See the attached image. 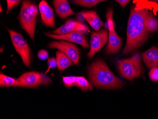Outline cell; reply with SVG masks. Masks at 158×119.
Listing matches in <instances>:
<instances>
[{"instance_id": "1", "label": "cell", "mask_w": 158, "mask_h": 119, "mask_svg": "<svg viewBox=\"0 0 158 119\" xmlns=\"http://www.w3.org/2000/svg\"><path fill=\"white\" fill-rule=\"evenodd\" d=\"M151 13L146 8L135 7L131 9L127 28V43L123 54H128L135 50L146 40L149 32L146 28V23Z\"/></svg>"}, {"instance_id": "2", "label": "cell", "mask_w": 158, "mask_h": 119, "mask_svg": "<svg viewBox=\"0 0 158 119\" xmlns=\"http://www.w3.org/2000/svg\"><path fill=\"white\" fill-rule=\"evenodd\" d=\"M89 76L92 85L102 89H118L123 83L110 70L103 60L98 59L93 62L89 68Z\"/></svg>"}, {"instance_id": "3", "label": "cell", "mask_w": 158, "mask_h": 119, "mask_svg": "<svg viewBox=\"0 0 158 119\" xmlns=\"http://www.w3.org/2000/svg\"><path fill=\"white\" fill-rule=\"evenodd\" d=\"M39 12V7L31 0H23L18 16L20 27L28 34L33 43Z\"/></svg>"}, {"instance_id": "4", "label": "cell", "mask_w": 158, "mask_h": 119, "mask_svg": "<svg viewBox=\"0 0 158 119\" xmlns=\"http://www.w3.org/2000/svg\"><path fill=\"white\" fill-rule=\"evenodd\" d=\"M117 66L121 75L130 80L137 78L143 72V66L139 53L135 54L130 58L119 60Z\"/></svg>"}, {"instance_id": "5", "label": "cell", "mask_w": 158, "mask_h": 119, "mask_svg": "<svg viewBox=\"0 0 158 119\" xmlns=\"http://www.w3.org/2000/svg\"><path fill=\"white\" fill-rule=\"evenodd\" d=\"M51 82V79L46 74L37 72H29L22 74L16 80L15 87H19L35 88L47 86Z\"/></svg>"}, {"instance_id": "6", "label": "cell", "mask_w": 158, "mask_h": 119, "mask_svg": "<svg viewBox=\"0 0 158 119\" xmlns=\"http://www.w3.org/2000/svg\"><path fill=\"white\" fill-rule=\"evenodd\" d=\"M10 39L14 48L27 67H30L31 62V50L30 46L23 35L19 33L8 29Z\"/></svg>"}, {"instance_id": "7", "label": "cell", "mask_w": 158, "mask_h": 119, "mask_svg": "<svg viewBox=\"0 0 158 119\" xmlns=\"http://www.w3.org/2000/svg\"><path fill=\"white\" fill-rule=\"evenodd\" d=\"M113 11L112 9H110L107 11L106 17L107 23L109 27V34L108 44L106 49V53L108 55L118 53L120 49L122 43V40L120 38L115 30L113 20Z\"/></svg>"}, {"instance_id": "8", "label": "cell", "mask_w": 158, "mask_h": 119, "mask_svg": "<svg viewBox=\"0 0 158 119\" xmlns=\"http://www.w3.org/2000/svg\"><path fill=\"white\" fill-rule=\"evenodd\" d=\"M49 49H56L64 52L73 62L78 66L80 58V52L78 47L72 42L64 40L54 41L48 45Z\"/></svg>"}, {"instance_id": "9", "label": "cell", "mask_w": 158, "mask_h": 119, "mask_svg": "<svg viewBox=\"0 0 158 119\" xmlns=\"http://www.w3.org/2000/svg\"><path fill=\"white\" fill-rule=\"evenodd\" d=\"M109 40V32L106 29H102L98 32L91 33L90 50L87 54L88 57L91 59L97 52L106 44Z\"/></svg>"}, {"instance_id": "10", "label": "cell", "mask_w": 158, "mask_h": 119, "mask_svg": "<svg viewBox=\"0 0 158 119\" xmlns=\"http://www.w3.org/2000/svg\"><path fill=\"white\" fill-rule=\"evenodd\" d=\"M86 33L83 32H76L64 35H55L50 32H45L44 34L49 38L72 42L80 45L85 49H88L89 45L85 37Z\"/></svg>"}, {"instance_id": "11", "label": "cell", "mask_w": 158, "mask_h": 119, "mask_svg": "<svg viewBox=\"0 0 158 119\" xmlns=\"http://www.w3.org/2000/svg\"><path fill=\"white\" fill-rule=\"evenodd\" d=\"M76 32L87 33L89 32V30L88 27L85 24L74 19H69L60 27L49 32L55 35H64Z\"/></svg>"}, {"instance_id": "12", "label": "cell", "mask_w": 158, "mask_h": 119, "mask_svg": "<svg viewBox=\"0 0 158 119\" xmlns=\"http://www.w3.org/2000/svg\"><path fill=\"white\" fill-rule=\"evenodd\" d=\"M39 9L42 23L48 27L55 28L56 25L54 10L46 0H42L40 2Z\"/></svg>"}, {"instance_id": "13", "label": "cell", "mask_w": 158, "mask_h": 119, "mask_svg": "<svg viewBox=\"0 0 158 119\" xmlns=\"http://www.w3.org/2000/svg\"><path fill=\"white\" fill-rule=\"evenodd\" d=\"M52 4L57 16L62 19L75 15L68 0H53Z\"/></svg>"}, {"instance_id": "14", "label": "cell", "mask_w": 158, "mask_h": 119, "mask_svg": "<svg viewBox=\"0 0 158 119\" xmlns=\"http://www.w3.org/2000/svg\"><path fill=\"white\" fill-rule=\"evenodd\" d=\"M63 81L66 87H76L82 91L92 90L91 84L84 77L66 76L63 77Z\"/></svg>"}, {"instance_id": "15", "label": "cell", "mask_w": 158, "mask_h": 119, "mask_svg": "<svg viewBox=\"0 0 158 119\" xmlns=\"http://www.w3.org/2000/svg\"><path fill=\"white\" fill-rule=\"evenodd\" d=\"M82 17L90 25L95 31L98 32L103 25L104 23L96 11H83L80 12Z\"/></svg>"}, {"instance_id": "16", "label": "cell", "mask_w": 158, "mask_h": 119, "mask_svg": "<svg viewBox=\"0 0 158 119\" xmlns=\"http://www.w3.org/2000/svg\"><path fill=\"white\" fill-rule=\"evenodd\" d=\"M143 60L149 68L158 67V48L153 47L143 53Z\"/></svg>"}, {"instance_id": "17", "label": "cell", "mask_w": 158, "mask_h": 119, "mask_svg": "<svg viewBox=\"0 0 158 119\" xmlns=\"http://www.w3.org/2000/svg\"><path fill=\"white\" fill-rule=\"evenodd\" d=\"M57 67L59 71H63L74 64L71 59L64 52L59 50L56 53Z\"/></svg>"}, {"instance_id": "18", "label": "cell", "mask_w": 158, "mask_h": 119, "mask_svg": "<svg viewBox=\"0 0 158 119\" xmlns=\"http://www.w3.org/2000/svg\"><path fill=\"white\" fill-rule=\"evenodd\" d=\"M71 2L75 5L83 6L84 7L91 8L100 2L107 0H70Z\"/></svg>"}, {"instance_id": "19", "label": "cell", "mask_w": 158, "mask_h": 119, "mask_svg": "<svg viewBox=\"0 0 158 119\" xmlns=\"http://www.w3.org/2000/svg\"><path fill=\"white\" fill-rule=\"evenodd\" d=\"M16 80L1 73L0 74V86L1 87H15Z\"/></svg>"}, {"instance_id": "20", "label": "cell", "mask_w": 158, "mask_h": 119, "mask_svg": "<svg viewBox=\"0 0 158 119\" xmlns=\"http://www.w3.org/2000/svg\"><path fill=\"white\" fill-rule=\"evenodd\" d=\"M146 27L149 32H154L158 29V21L151 12L147 19Z\"/></svg>"}, {"instance_id": "21", "label": "cell", "mask_w": 158, "mask_h": 119, "mask_svg": "<svg viewBox=\"0 0 158 119\" xmlns=\"http://www.w3.org/2000/svg\"><path fill=\"white\" fill-rule=\"evenodd\" d=\"M7 3V11L6 14L8 15L10 12L13 9L16 7L18 5L20 4L23 0H6Z\"/></svg>"}, {"instance_id": "22", "label": "cell", "mask_w": 158, "mask_h": 119, "mask_svg": "<svg viewBox=\"0 0 158 119\" xmlns=\"http://www.w3.org/2000/svg\"><path fill=\"white\" fill-rule=\"evenodd\" d=\"M149 78L153 82H158V67L151 68L149 72Z\"/></svg>"}, {"instance_id": "23", "label": "cell", "mask_w": 158, "mask_h": 119, "mask_svg": "<svg viewBox=\"0 0 158 119\" xmlns=\"http://www.w3.org/2000/svg\"><path fill=\"white\" fill-rule=\"evenodd\" d=\"M48 70H49L50 68H55L57 66L56 59L55 57H51L49 58L48 62Z\"/></svg>"}, {"instance_id": "24", "label": "cell", "mask_w": 158, "mask_h": 119, "mask_svg": "<svg viewBox=\"0 0 158 119\" xmlns=\"http://www.w3.org/2000/svg\"><path fill=\"white\" fill-rule=\"evenodd\" d=\"M48 53L44 49H41L38 52V57L40 60H46L48 58Z\"/></svg>"}, {"instance_id": "25", "label": "cell", "mask_w": 158, "mask_h": 119, "mask_svg": "<svg viewBox=\"0 0 158 119\" xmlns=\"http://www.w3.org/2000/svg\"><path fill=\"white\" fill-rule=\"evenodd\" d=\"M115 1L121 6L122 7L124 8L131 0H115Z\"/></svg>"}, {"instance_id": "26", "label": "cell", "mask_w": 158, "mask_h": 119, "mask_svg": "<svg viewBox=\"0 0 158 119\" xmlns=\"http://www.w3.org/2000/svg\"><path fill=\"white\" fill-rule=\"evenodd\" d=\"M149 1L152 2L156 4H158V0H148Z\"/></svg>"}, {"instance_id": "27", "label": "cell", "mask_w": 158, "mask_h": 119, "mask_svg": "<svg viewBox=\"0 0 158 119\" xmlns=\"http://www.w3.org/2000/svg\"><path fill=\"white\" fill-rule=\"evenodd\" d=\"M0 9H1V12H2V8L1 5V7H0Z\"/></svg>"}]
</instances>
